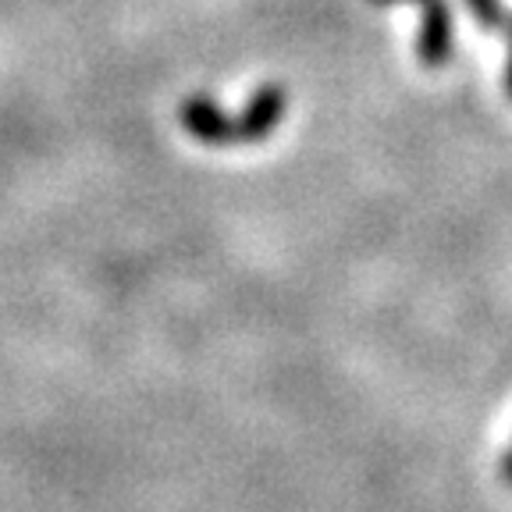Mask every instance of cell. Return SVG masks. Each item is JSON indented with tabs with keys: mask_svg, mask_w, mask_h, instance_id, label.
<instances>
[{
	"mask_svg": "<svg viewBox=\"0 0 512 512\" xmlns=\"http://www.w3.org/2000/svg\"><path fill=\"white\" fill-rule=\"evenodd\" d=\"M377 8L388 4H413L420 8V36H416V61L427 72H438L456 54V29H452V11L448 0H370Z\"/></svg>",
	"mask_w": 512,
	"mask_h": 512,
	"instance_id": "cell-2",
	"label": "cell"
},
{
	"mask_svg": "<svg viewBox=\"0 0 512 512\" xmlns=\"http://www.w3.org/2000/svg\"><path fill=\"white\" fill-rule=\"evenodd\" d=\"M505 32H509V68H505V93L512 96V18L505 22Z\"/></svg>",
	"mask_w": 512,
	"mask_h": 512,
	"instance_id": "cell-4",
	"label": "cell"
},
{
	"mask_svg": "<svg viewBox=\"0 0 512 512\" xmlns=\"http://www.w3.org/2000/svg\"><path fill=\"white\" fill-rule=\"evenodd\" d=\"M466 8H470V15L477 18L484 29H498V25L509 22V18L502 15V4H498V0H466Z\"/></svg>",
	"mask_w": 512,
	"mask_h": 512,
	"instance_id": "cell-3",
	"label": "cell"
},
{
	"mask_svg": "<svg viewBox=\"0 0 512 512\" xmlns=\"http://www.w3.org/2000/svg\"><path fill=\"white\" fill-rule=\"evenodd\" d=\"M502 477L512 484V456H505V459H502Z\"/></svg>",
	"mask_w": 512,
	"mask_h": 512,
	"instance_id": "cell-5",
	"label": "cell"
},
{
	"mask_svg": "<svg viewBox=\"0 0 512 512\" xmlns=\"http://www.w3.org/2000/svg\"><path fill=\"white\" fill-rule=\"evenodd\" d=\"M509 456H512V448H509Z\"/></svg>",
	"mask_w": 512,
	"mask_h": 512,
	"instance_id": "cell-6",
	"label": "cell"
},
{
	"mask_svg": "<svg viewBox=\"0 0 512 512\" xmlns=\"http://www.w3.org/2000/svg\"><path fill=\"white\" fill-rule=\"evenodd\" d=\"M288 111V89L278 82H264L249 96V104L242 111H224L217 100L196 93L182 100L178 107V121L192 139H200L207 146H249L264 143L274 128L281 125Z\"/></svg>",
	"mask_w": 512,
	"mask_h": 512,
	"instance_id": "cell-1",
	"label": "cell"
}]
</instances>
